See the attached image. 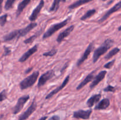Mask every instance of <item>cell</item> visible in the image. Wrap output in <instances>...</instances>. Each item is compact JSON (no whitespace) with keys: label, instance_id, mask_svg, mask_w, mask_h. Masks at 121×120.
Instances as JSON below:
<instances>
[{"label":"cell","instance_id":"cell-1","mask_svg":"<svg viewBox=\"0 0 121 120\" xmlns=\"http://www.w3.org/2000/svg\"><path fill=\"white\" fill-rule=\"evenodd\" d=\"M37 26V24L35 22H31L25 28L20 29H15V30L12 31L8 34H6L3 36L2 39L4 42H8L11 41L12 40H15L17 41L22 36H26L28 34L31 30Z\"/></svg>","mask_w":121,"mask_h":120},{"label":"cell","instance_id":"cell-2","mask_svg":"<svg viewBox=\"0 0 121 120\" xmlns=\"http://www.w3.org/2000/svg\"><path fill=\"white\" fill-rule=\"evenodd\" d=\"M114 41L111 39H107L104 41L102 45L94 51L93 55V62L96 63L102 55H104L113 45Z\"/></svg>","mask_w":121,"mask_h":120},{"label":"cell","instance_id":"cell-3","mask_svg":"<svg viewBox=\"0 0 121 120\" xmlns=\"http://www.w3.org/2000/svg\"><path fill=\"white\" fill-rule=\"evenodd\" d=\"M70 20L71 16H69V17L66 18V20H63L61 22H58V23L54 24L51 25L50 28L44 33L43 35V40H45V39H47L48 38L50 37L52 35H53L57 31H59V29H61L64 27H65Z\"/></svg>","mask_w":121,"mask_h":120},{"label":"cell","instance_id":"cell-4","mask_svg":"<svg viewBox=\"0 0 121 120\" xmlns=\"http://www.w3.org/2000/svg\"><path fill=\"white\" fill-rule=\"evenodd\" d=\"M39 74H40L39 71H35L32 73L29 76L24 79L23 80H22L20 83V89L21 90H24V89H27V88L34 85L39 78Z\"/></svg>","mask_w":121,"mask_h":120},{"label":"cell","instance_id":"cell-5","mask_svg":"<svg viewBox=\"0 0 121 120\" xmlns=\"http://www.w3.org/2000/svg\"><path fill=\"white\" fill-rule=\"evenodd\" d=\"M30 100V95H26L21 96L17 100L16 105L13 108V114L14 115H16L18 113L20 112L22 109L23 108L24 106L26 104V102Z\"/></svg>","mask_w":121,"mask_h":120},{"label":"cell","instance_id":"cell-6","mask_svg":"<svg viewBox=\"0 0 121 120\" xmlns=\"http://www.w3.org/2000/svg\"><path fill=\"white\" fill-rule=\"evenodd\" d=\"M54 75H55V74H54V69H50L43 74L39 80V82L37 84L38 88H41V87L47 83V81L54 77Z\"/></svg>","mask_w":121,"mask_h":120},{"label":"cell","instance_id":"cell-7","mask_svg":"<svg viewBox=\"0 0 121 120\" xmlns=\"http://www.w3.org/2000/svg\"><path fill=\"white\" fill-rule=\"evenodd\" d=\"M37 108V102H36V98H34L32 101L31 104L29 106L27 110L25 112H24L22 114L19 116L18 120H26L29 118V116L31 115L32 114L34 113V112L36 110Z\"/></svg>","mask_w":121,"mask_h":120},{"label":"cell","instance_id":"cell-8","mask_svg":"<svg viewBox=\"0 0 121 120\" xmlns=\"http://www.w3.org/2000/svg\"><path fill=\"white\" fill-rule=\"evenodd\" d=\"M121 8V1H119L117 4L115 5L113 7H112L111 8H110L107 12H105V14L100 18V19H99L98 21V23H102L104 21H106L112 14H113L115 12L118 11L119 10H120Z\"/></svg>","mask_w":121,"mask_h":120},{"label":"cell","instance_id":"cell-9","mask_svg":"<svg viewBox=\"0 0 121 120\" xmlns=\"http://www.w3.org/2000/svg\"><path fill=\"white\" fill-rule=\"evenodd\" d=\"M92 113V109H90L88 110H83V109H79L73 112V118L76 119H83L87 120L90 118L91 114Z\"/></svg>","mask_w":121,"mask_h":120},{"label":"cell","instance_id":"cell-10","mask_svg":"<svg viewBox=\"0 0 121 120\" xmlns=\"http://www.w3.org/2000/svg\"><path fill=\"white\" fill-rule=\"evenodd\" d=\"M93 48H94V44H93V42H91L89 44V45H88V47H87V48L86 49V50L84 52L83 54L82 55V56L77 61V67H80L85 61L87 59L88 56H89V55L91 54V53L92 52V50H93Z\"/></svg>","mask_w":121,"mask_h":120},{"label":"cell","instance_id":"cell-11","mask_svg":"<svg viewBox=\"0 0 121 120\" xmlns=\"http://www.w3.org/2000/svg\"><path fill=\"white\" fill-rule=\"evenodd\" d=\"M69 80H70V75H68L66 78H65V80H64V81H63V82L61 83V84L60 85V86H59L58 87H57V88H56V89H54V90L48 93V94L46 96L45 99H46V100H48V99H50L51 98H52V96H54L55 94H57V93L59 92L60 91L62 90V89H63L65 87H66V85L67 84L68 82L69 81Z\"/></svg>","mask_w":121,"mask_h":120},{"label":"cell","instance_id":"cell-12","mask_svg":"<svg viewBox=\"0 0 121 120\" xmlns=\"http://www.w3.org/2000/svg\"><path fill=\"white\" fill-rule=\"evenodd\" d=\"M44 5V0H41L39 4H38V5L33 9L31 14L28 17V19H29L31 22H34L37 19L38 16H39V14L40 13V11L42 9V8H43Z\"/></svg>","mask_w":121,"mask_h":120},{"label":"cell","instance_id":"cell-13","mask_svg":"<svg viewBox=\"0 0 121 120\" xmlns=\"http://www.w3.org/2000/svg\"><path fill=\"white\" fill-rule=\"evenodd\" d=\"M38 48H39V45L35 44L33 46L32 48H30L27 51H26L24 54H22V56L19 58L18 61L20 62H24L25 61H27L32 55L36 52L38 50Z\"/></svg>","mask_w":121,"mask_h":120},{"label":"cell","instance_id":"cell-14","mask_svg":"<svg viewBox=\"0 0 121 120\" xmlns=\"http://www.w3.org/2000/svg\"><path fill=\"white\" fill-rule=\"evenodd\" d=\"M106 74H107V71H106V70L101 71L100 72H99L98 74V75L96 76H95L94 80H93L92 83L90 84V88H91V89H93V88H94L96 86L98 85L99 84L104 78H105Z\"/></svg>","mask_w":121,"mask_h":120},{"label":"cell","instance_id":"cell-15","mask_svg":"<svg viewBox=\"0 0 121 120\" xmlns=\"http://www.w3.org/2000/svg\"><path fill=\"white\" fill-rule=\"evenodd\" d=\"M74 28V25H72L70 27H67V28L63 30V31H61L60 34L58 35L57 38L56 39V41L59 44L61 43L64 40V39L66 38V37L69 36L70 34L72 33V32L73 31V29Z\"/></svg>","mask_w":121,"mask_h":120},{"label":"cell","instance_id":"cell-16","mask_svg":"<svg viewBox=\"0 0 121 120\" xmlns=\"http://www.w3.org/2000/svg\"><path fill=\"white\" fill-rule=\"evenodd\" d=\"M96 71V70L93 71H92V72L90 73L89 74H88V75L86 76V78H85L84 79L79 85H78V87H76V90L79 91L81 89H82V88H83L84 87H85L89 82H91V81L93 80V79H94L95 73Z\"/></svg>","mask_w":121,"mask_h":120},{"label":"cell","instance_id":"cell-17","mask_svg":"<svg viewBox=\"0 0 121 120\" xmlns=\"http://www.w3.org/2000/svg\"><path fill=\"white\" fill-rule=\"evenodd\" d=\"M111 102L108 98H104L99 101L95 107V110H104L106 109L110 106Z\"/></svg>","mask_w":121,"mask_h":120},{"label":"cell","instance_id":"cell-18","mask_svg":"<svg viewBox=\"0 0 121 120\" xmlns=\"http://www.w3.org/2000/svg\"><path fill=\"white\" fill-rule=\"evenodd\" d=\"M101 97V94H96L92 95V96L87 100V102H86V105H87V107H89V108H92L95 104L98 103V102L100 101Z\"/></svg>","mask_w":121,"mask_h":120},{"label":"cell","instance_id":"cell-19","mask_svg":"<svg viewBox=\"0 0 121 120\" xmlns=\"http://www.w3.org/2000/svg\"><path fill=\"white\" fill-rule=\"evenodd\" d=\"M31 0H22L21 2L18 4L17 7V9L16 12V17H18L22 13V12L23 11L24 9L26 8V7L28 5L30 4V2H31Z\"/></svg>","mask_w":121,"mask_h":120},{"label":"cell","instance_id":"cell-20","mask_svg":"<svg viewBox=\"0 0 121 120\" xmlns=\"http://www.w3.org/2000/svg\"><path fill=\"white\" fill-rule=\"evenodd\" d=\"M93 1V0H78L76 2H73L71 5H70L68 7V8L69 9H73L75 8H78V7H80L82 5L86 4L89 3V2H91V1Z\"/></svg>","mask_w":121,"mask_h":120},{"label":"cell","instance_id":"cell-21","mask_svg":"<svg viewBox=\"0 0 121 120\" xmlns=\"http://www.w3.org/2000/svg\"><path fill=\"white\" fill-rule=\"evenodd\" d=\"M66 0H54L49 9L50 12H56L59 9L60 2H65Z\"/></svg>","mask_w":121,"mask_h":120},{"label":"cell","instance_id":"cell-22","mask_svg":"<svg viewBox=\"0 0 121 120\" xmlns=\"http://www.w3.org/2000/svg\"><path fill=\"white\" fill-rule=\"evenodd\" d=\"M41 32H42V29H40V31H39L37 33H35V34H34V35H33L32 36H31L30 37L28 38H27L26 40H25L24 41V43L25 44H29L33 43L34 41V40L41 35Z\"/></svg>","mask_w":121,"mask_h":120},{"label":"cell","instance_id":"cell-23","mask_svg":"<svg viewBox=\"0 0 121 120\" xmlns=\"http://www.w3.org/2000/svg\"><path fill=\"white\" fill-rule=\"evenodd\" d=\"M120 52V49L118 47H116V48H114L113 49H112V50L110 51L104 57V59L105 60H109V59L112 58L113 56H115V55L118 54V53Z\"/></svg>","mask_w":121,"mask_h":120},{"label":"cell","instance_id":"cell-24","mask_svg":"<svg viewBox=\"0 0 121 120\" xmlns=\"http://www.w3.org/2000/svg\"><path fill=\"white\" fill-rule=\"evenodd\" d=\"M96 12V10L95 9H89V10L87 11L80 18V20L81 21H85V20H87V19L90 18L91 16H93V15L95 14V13Z\"/></svg>","mask_w":121,"mask_h":120},{"label":"cell","instance_id":"cell-25","mask_svg":"<svg viewBox=\"0 0 121 120\" xmlns=\"http://www.w3.org/2000/svg\"><path fill=\"white\" fill-rule=\"evenodd\" d=\"M15 1L16 0H7L4 5L5 9L8 11L11 9L13 8V5H14V4L15 3Z\"/></svg>","mask_w":121,"mask_h":120},{"label":"cell","instance_id":"cell-26","mask_svg":"<svg viewBox=\"0 0 121 120\" xmlns=\"http://www.w3.org/2000/svg\"><path fill=\"white\" fill-rule=\"evenodd\" d=\"M57 52V49L55 48H53L50 51L43 53V55L44 56H53Z\"/></svg>","mask_w":121,"mask_h":120},{"label":"cell","instance_id":"cell-27","mask_svg":"<svg viewBox=\"0 0 121 120\" xmlns=\"http://www.w3.org/2000/svg\"><path fill=\"white\" fill-rule=\"evenodd\" d=\"M7 16L8 15L7 14L0 16V26L4 27L7 22Z\"/></svg>","mask_w":121,"mask_h":120},{"label":"cell","instance_id":"cell-28","mask_svg":"<svg viewBox=\"0 0 121 120\" xmlns=\"http://www.w3.org/2000/svg\"><path fill=\"white\" fill-rule=\"evenodd\" d=\"M7 99V93L6 89H4L0 92V102L4 101Z\"/></svg>","mask_w":121,"mask_h":120},{"label":"cell","instance_id":"cell-29","mask_svg":"<svg viewBox=\"0 0 121 120\" xmlns=\"http://www.w3.org/2000/svg\"><path fill=\"white\" fill-rule=\"evenodd\" d=\"M116 91L115 87H113V86L111 85H109L108 86H107L106 87H105L104 89V92H115Z\"/></svg>","mask_w":121,"mask_h":120},{"label":"cell","instance_id":"cell-30","mask_svg":"<svg viewBox=\"0 0 121 120\" xmlns=\"http://www.w3.org/2000/svg\"><path fill=\"white\" fill-rule=\"evenodd\" d=\"M115 59H113L112 61H109V62H108V63H106V64L104 65V67L105 68H106V69H111V68H112V67H113V65H114L115 62Z\"/></svg>","mask_w":121,"mask_h":120},{"label":"cell","instance_id":"cell-31","mask_svg":"<svg viewBox=\"0 0 121 120\" xmlns=\"http://www.w3.org/2000/svg\"><path fill=\"white\" fill-rule=\"evenodd\" d=\"M11 53V50L10 48H9V47L4 46V54L3 55H2V56H8V55H9Z\"/></svg>","mask_w":121,"mask_h":120},{"label":"cell","instance_id":"cell-32","mask_svg":"<svg viewBox=\"0 0 121 120\" xmlns=\"http://www.w3.org/2000/svg\"><path fill=\"white\" fill-rule=\"evenodd\" d=\"M48 120H60V118L59 115H53Z\"/></svg>","mask_w":121,"mask_h":120},{"label":"cell","instance_id":"cell-33","mask_svg":"<svg viewBox=\"0 0 121 120\" xmlns=\"http://www.w3.org/2000/svg\"><path fill=\"white\" fill-rule=\"evenodd\" d=\"M33 67H31V68H27V69H26V71H25L24 73H25V74H28V73H30L32 69H33Z\"/></svg>","mask_w":121,"mask_h":120},{"label":"cell","instance_id":"cell-34","mask_svg":"<svg viewBox=\"0 0 121 120\" xmlns=\"http://www.w3.org/2000/svg\"><path fill=\"white\" fill-rule=\"evenodd\" d=\"M4 0H0V13L2 12V4Z\"/></svg>","mask_w":121,"mask_h":120},{"label":"cell","instance_id":"cell-35","mask_svg":"<svg viewBox=\"0 0 121 120\" xmlns=\"http://www.w3.org/2000/svg\"><path fill=\"white\" fill-rule=\"evenodd\" d=\"M68 67V62H67V63H66V67H65V66H64L62 68V69H61V72H62L64 70H65V69H66V68H67V67Z\"/></svg>","mask_w":121,"mask_h":120},{"label":"cell","instance_id":"cell-36","mask_svg":"<svg viewBox=\"0 0 121 120\" xmlns=\"http://www.w3.org/2000/svg\"><path fill=\"white\" fill-rule=\"evenodd\" d=\"M47 118H48V116H43V117H41V118H40L38 120H46Z\"/></svg>","mask_w":121,"mask_h":120},{"label":"cell","instance_id":"cell-37","mask_svg":"<svg viewBox=\"0 0 121 120\" xmlns=\"http://www.w3.org/2000/svg\"><path fill=\"white\" fill-rule=\"evenodd\" d=\"M121 26H119V27H118V31H121Z\"/></svg>","mask_w":121,"mask_h":120},{"label":"cell","instance_id":"cell-38","mask_svg":"<svg viewBox=\"0 0 121 120\" xmlns=\"http://www.w3.org/2000/svg\"><path fill=\"white\" fill-rule=\"evenodd\" d=\"M102 1H106V0H102Z\"/></svg>","mask_w":121,"mask_h":120},{"label":"cell","instance_id":"cell-39","mask_svg":"<svg viewBox=\"0 0 121 120\" xmlns=\"http://www.w3.org/2000/svg\"><path fill=\"white\" fill-rule=\"evenodd\" d=\"M0 44H1V41H0Z\"/></svg>","mask_w":121,"mask_h":120}]
</instances>
